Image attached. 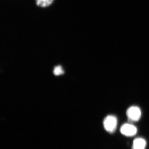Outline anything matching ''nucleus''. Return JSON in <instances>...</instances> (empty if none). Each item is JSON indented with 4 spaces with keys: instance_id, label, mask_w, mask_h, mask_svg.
Wrapping results in <instances>:
<instances>
[{
    "instance_id": "nucleus-6",
    "label": "nucleus",
    "mask_w": 149,
    "mask_h": 149,
    "mask_svg": "<svg viewBox=\"0 0 149 149\" xmlns=\"http://www.w3.org/2000/svg\"><path fill=\"white\" fill-rule=\"evenodd\" d=\"M53 73L56 76L61 75L64 73V71L63 70L62 68L61 65L56 66L54 68Z\"/></svg>"
},
{
    "instance_id": "nucleus-1",
    "label": "nucleus",
    "mask_w": 149,
    "mask_h": 149,
    "mask_svg": "<svg viewBox=\"0 0 149 149\" xmlns=\"http://www.w3.org/2000/svg\"><path fill=\"white\" fill-rule=\"evenodd\" d=\"M117 124V119L114 116H108L104 119V128L109 133H113L116 129Z\"/></svg>"
},
{
    "instance_id": "nucleus-3",
    "label": "nucleus",
    "mask_w": 149,
    "mask_h": 149,
    "mask_svg": "<svg viewBox=\"0 0 149 149\" xmlns=\"http://www.w3.org/2000/svg\"><path fill=\"white\" fill-rule=\"evenodd\" d=\"M120 131L124 136H133L137 133V129L132 124L125 123L122 125L120 128Z\"/></svg>"
},
{
    "instance_id": "nucleus-5",
    "label": "nucleus",
    "mask_w": 149,
    "mask_h": 149,
    "mask_svg": "<svg viewBox=\"0 0 149 149\" xmlns=\"http://www.w3.org/2000/svg\"><path fill=\"white\" fill-rule=\"evenodd\" d=\"M54 0H35L36 5L40 7L45 8L49 6L52 3Z\"/></svg>"
},
{
    "instance_id": "nucleus-4",
    "label": "nucleus",
    "mask_w": 149,
    "mask_h": 149,
    "mask_svg": "<svg viewBox=\"0 0 149 149\" xmlns=\"http://www.w3.org/2000/svg\"><path fill=\"white\" fill-rule=\"evenodd\" d=\"M146 146V140L142 138H137L133 141L132 149H145Z\"/></svg>"
},
{
    "instance_id": "nucleus-2",
    "label": "nucleus",
    "mask_w": 149,
    "mask_h": 149,
    "mask_svg": "<svg viewBox=\"0 0 149 149\" xmlns=\"http://www.w3.org/2000/svg\"><path fill=\"white\" fill-rule=\"evenodd\" d=\"M126 114L129 120L132 121H137L141 118V111L139 107L132 106L127 110Z\"/></svg>"
}]
</instances>
